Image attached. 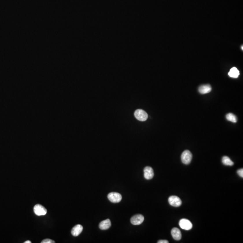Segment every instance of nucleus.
Masks as SVG:
<instances>
[{"label":"nucleus","mask_w":243,"mask_h":243,"mask_svg":"<svg viewBox=\"0 0 243 243\" xmlns=\"http://www.w3.org/2000/svg\"><path fill=\"white\" fill-rule=\"evenodd\" d=\"M226 118L227 120L231 122L234 123L237 122V117L235 114H233L232 113H229L228 114H227L226 115Z\"/></svg>","instance_id":"15"},{"label":"nucleus","mask_w":243,"mask_h":243,"mask_svg":"<svg viewBox=\"0 0 243 243\" xmlns=\"http://www.w3.org/2000/svg\"><path fill=\"white\" fill-rule=\"evenodd\" d=\"M135 117L140 121H145L147 119L148 115L146 111L142 110H138L134 113Z\"/></svg>","instance_id":"2"},{"label":"nucleus","mask_w":243,"mask_h":243,"mask_svg":"<svg viewBox=\"0 0 243 243\" xmlns=\"http://www.w3.org/2000/svg\"><path fill=\"white\" fill-rule=\"evenodd\" d=\"M24 243H31V241H29V240H27V241H26L25 242H24Z\"/></svg>","instance_id":"19"},{"label":"nucleus","mask_w":243,"mask_h":243,"mask_svg":"<svg viewBox=\"0 0 243 243\" xmlns=\"http://www.w3.org/2000/svg\"><path fill=\"white\" fill-rule=\"evenodd\" d=\"M192 158V155L188 150L184 151L181 155V161L185 164H189L191 162Z\"/></svg>","instance_id":"1"},{"label":"nucleus","mask_w":243,"mask_h":243,"mask_svg":"<svg viewBox=\"0 0 243 243\" xmlns=\"http://www.w3.org/2000/svg\"><path fill=\"white\" fill-rule=\"evenodd\" d=\"M179 226L183 230L189 231L192 228V224L191 222L186 219H182L180 220L179 223Z\"/></svg>","instance_id":"3"},{"label":"nucleus","mask_w":243,"mask_h":243,"mask_svg":"<svg viewBox=\"0 0 243 243\" xmlns=\"http://www.w3.org/2000/svg\"><path fill=\"white\" fill-rule=\"evenodd\" d=\"M83 230V226L78 224L73 227L71 231V233L73 236H77L81 233Z\"/></svg>","instance_id":"12"},{"label":"nucleus","mask_w":243,"mask_h":243,"mask_svg":"<svg viewBox=\"0 0 243 243\" xmlns=\"http://www.w3.org/2000/svg\"><path fill=\"white\" fill-rule=\"evenodd\" d=\"M144 177L147 180H151L154 177V172L151 167L147 166L144 168Z\"/></svg>","instance_id":"8"},{"label":"nucleus","mask_w":243,"mask_h":243,"mask_svg":"<svg viewBox=\"0 0 243 243\" xmlns=\"http://www.w3.org/2000/svg\"><path fill=\"white\" fill-rule=\"evenodd\" d=\"M199 92L202 94L209 93L211 91L212 87L210 85H203L199 88Z\"/></svg>","instance_id":"10"},{"label":"nucleus","mask_w":243,"mask_h":243,"mask_svg":"<svg viewBox=\"0 0 243 243\" xmlns=\"http://www.w3.org/2000/svg\"><path fill=\"white\" fill-rule=\"evenodd\" d=\"M171 234L173 239L176 240H180L181 239V232L178 228H173L171 231Z\"/></svg>","instance_id":"9"},{"label":"nucleus","mask_w":243,"mask_h":243,"mask_svg":"<svg viewBox=\"0 0 243 243\" xmlns=\"http://www.w3.org/2000/svg\"><path fill=\"white\" fill-rule=\"evenodd\" d=\"M158 243H168L169 242L166 240H160L158 241Z\"/></svg>","instance_id":"18"},{"label":"nucleus","mask_w":243,"mask_h":243,"mask_svg":"<svg viewBox=\"0 0 243 243\" xmlns=\"http://www.w3.org/2000/svg\"><path fill=\"white\" fill-rule=\"evenodd\" d=\"M237 173H238V175L239 176H240V177H242L243 178V168H241V169H240L239 170H238L237 171Z\"/></svg>","instance_id":"17"},{"label":"nucleus","mask_w":243,"mask_h":243,"mask_svg":"<svg viewBox=\"0 0 243 243\" xmlns=\"http://www.w3.org/2000/svg\"><path fill=\"white\" fill-rule=\"evenodd\" d=\"M108 198L109 201L112 203H119L121 201L122 196L121 194L117 192H112L109 194Z\"/></svg>","instance_id":"4"},{"label":"nucleus","mask_w":243,"mask_h":243,"mask_svg":"<svg viewBox=\"0 0 243 243\" xmlns=\"http://www.w3.org/2000/svg\"><path fill=\"white\" fill-rule=\"evenodd\" d=\"M222 162L223 164L226 166H233L234 164V162L229 158L228 156L223 157L222 159Z\"/></svg>","instance_id":"14"},{"label":"nucleus","mask_w":243,"mask_h":243,"mask_svg":"<svg viewBox=\"0 0 243 243\" xmlns=\"http://www.w3.org/2000/svg\"><path fill=\"white\" fill-rule=\"evenodd\" d=\"M111 226V221L109 219H107L100 222L99 228L102 230H106L109 229Z\"/></svg>","instance_id":"11"},{"label":"nucleus","mask_w":243,"mask_h":243,"mask_svg":"<svg viewBox=\"0 0 243 243\" xmlns=\"http://www.w3.org/2000/svg\"><path fill=\"white\" fill-rule=\"evenodd\" d=\"M55 242L54 240H51V239H47L43 240L41 243H55Z\"/></svg>","instance_id":"16"},{"label":"nucleus","mask_w":243,"mask_h":243,"mask_svg":"<svg viewBox=\"0 0 243 243\" xmlns=\"http://www.w3.org/2000/svg\"><path fill=\"white\" fill-rule=\"evenodd\" d=\"M168 202L171 206L176 207L180 206L182 203L181 199L177 196H170L168 199Z\"/></svg>","instance_id":"6"},{"label":"nucleus","mask_w":243,"mask_h":243,"mask_svg":"<svg viewBox=\"0 0 243 243\" xmlns=\"http://www.w3.org/2000/svg\"><path fill=\"white\" fill-rule=\"evenodd\" d=\"M228 75L232 78H237L240 75V72L236 67H233L230 69Z\"/></svg>","instance_id":"13"},{"label":"nucleus","mask_w":243,"mask_h":243,"mask_svg":"<svg viewBox=\"0 0 243 243\" xmlns=\"http://www.w3.org/2000/svg\"><path fill=\"white\" fill-rule=\"evenodd\" d=\"M34 211L35 214L38 216L45 215L47 213V210L46 208L42 205L39 204L34 206Z\"/></svg>","instance_id":"5"},{"label":"nucleus","mask_w":243,"mask_h":243,"mask_svg":"<svg viewBox=\"0 0 243 243\" xmlns=\"http://www.w3.org/2000/svg\"><path fill=\"white\" fill-rule=\"evenodd\" d=\"M144 220V217L141 214L136 215L131 219V223L134 225H139L142 224Z\"/></svg>","instance_id":"7"},{"label":"nucleus","mask_w":243,"mask_h":243,"mask_svg":"<svg viewBox=\"0 0 243 243\" xmlns=\"http://www.w3.org/2000/svg\"><path fill=\"white\" fill-rule=\"evenodd\" d=\"M242 50H243V46H242Z\"/></svg>","instance_id":"20"}]
</instances>
